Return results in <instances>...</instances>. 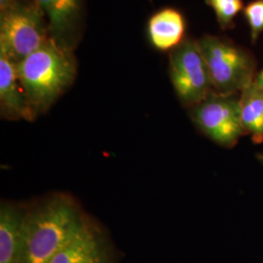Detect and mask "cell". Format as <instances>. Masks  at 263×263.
Wrapping results in <instances>:
<instances>
[{
	"instance_id": "15",
	"label": "cell",
	"mask_w": 263,
	"mask_h": 263,
	"mask_svg": "<svg viewBox=\"0 0 263 263\" xmlns=\"http://www.w3.org/2000/svg\"><path fill=\"white\" fill-rule=\"evenodd\" d=\"M18 0H0V13L11 8Z\"/></svg>"
},
{
	"instance_id": "3",
	"label": "cell",
	"mask_w": 263,
	"mask_h": 263,
	"mask_svg": "<svg viewBox=\"0 0 263 263\" xmlns=\"http://www.w3.org/2000/svg\"><path fill=\"white\" fill-rule=\"evenodd\" d=\"M197 41L209 69L214 92L240 94L254 83L257 74V62L251 51L229 39L215 35H205Z\"/></svg>"
},
{
	"instance_id": "6",
	"label": "cell",
	"mask_w": 263,
	"mask_h": 263,
	"mask_svg": "<svg viewBox=\"0 0 263 263\" xmlns=\"http://www.w3.org/2000/svg\"><path fill=\"white\" fill-rule=\"evenodd\" d=\"M189 114L199 131L222 147L232 148L245 136L240 94L220 95L213 91L203 102L189 108Z\"/></svg>"
},
{
	"instance_id": "9",
	"label": "cell",
	"mask_w": 263,
	"mask_h": 263,
	"mask_svg": "<svg viewBox=\"0 0 263 263\" xmlns=\"http://www.w3.org/2000/svg\"><path fill=\"white\" fill-rule=\"evenodd\" d=\"M43 10L50 36L65 47L72 48L80 17L79 0H35Z\"/></svg>"
},
{
	"instance_id": "16",
	"label": "cell",
	"mask_w": 263,
	"mask_h": 263,
	"mask_svg": "<svg viewBox=\"0 0 263 263\" xmlns=\"http://www.w3.org/2000/svg\"><path fill=\"white\" fill-rule=\"evenodd\" d=\"M254 83L256 85H258L259 87H261L263 89V69L261 71H259V72L256 74V76H255Z\"/></svg>"
},
{
	"instance_id": "11",
	"label": "cell",
	"mask_w": 263,
	"mask_h": 263,
	"mask_svg": "<svg viewBox=\"0 0 263 263\" xmlns=\"http://www.w3.org/2000/svg\"><path fill=\"white\" fill-rule=\"evenodd\" d=\"M185 21L174 8H164L151 16L147 34L153 47L160 51H172L185 39Z\"/></svg>"
},
{
	"instance_id": "2",
	"label": "cell",
	"mask_w": 263,
	"mask_h": 263,
	"mask_svg": "<svg viewBox=\"0 0 263 263\" xmlns=\"http://www.w3.org/2000/svg\"><path fill=\"white\" fill-rule=\"evenodd\" d=\"M68 198L55 197L26 213L23 222V263H49L84 223Z\"/></svg>"
},
{
	"instance_id": "5",
	"label": "cell",
	"mask_w": 263,
	"mask_h": 263,
	"mask_svg": "<svg viewBox=\"0 0 263 263\" xmlns=\"http://www.w3.org/2000/svg\"><path fill=\"white\" fill-rule=\"evenodd\" d=\"M169 74L180 104L191 108L203 102L213 86L197 40L186 38L170 52Z\"/></svg>"
},
{
	"instance_id": "7",
	"label": "cell",
	"mask_w": 263,
	"mask_h": 263,
	"mask_svg": "<svg viewBox=\"0 0 263 263\" xmlns=\"http://www.w3.org/2000/svg\"><path fill=\"white\" fill-rule=\"evenodd\" d=\"M49 263H110L103 236L87 220Z\"/></svg>"
},
{
	"instance_id": "4",
	"label": "cell",
	"mask_w": 263,
	"mask_h": 263,
	"mask_svg": "<svg viewBox=\"0 0 263 263\" xmlns=\"http://www.w3.org/2000/svg\"><path fill=\"white\" fill-rule=\"evenodd\" d=\"M0 14V52L16 64L42 47L50 38L46 16L35 0L17 1Z\"/></svg>"
},
{
	"instance_id": "8",
	"label": "cell",
	"mask_w": 263,
	"mask_h": 263,
	"mask_svg": "<svg viewBox=\"0 0 263 263\" xmlns=\"http://www.w3.org/2000/svg\"><path fill=\"white\" fill-rule=\"evenodd\" d=\"M0 110L10 120L35 119L20 83L17 64L0 52Z\"/></svg>"
},
{
	"instance_id": "12",
	"label": "cell",
	"mask_w": 263,
	"mask_h": 263,
	"mask_svg": "<svg viewBox=\"0 0 263 263\" xmlns=\"http://www.w3.org/2000/svg\"><path fill=\"white\" fill-rule=\"evenodd\" d=\"M241 122L244 135L254 143L263 142V89L252 83L240 93Z\"/></svg>"
},
{
	"instance_id": "14",
	"label": "cell",
	"mask_w": 263,
	"mask_h": 263,
	"mask_svg": "<svg viewBox=\"0 0 263 263\" xmlns=\"http://www.w3.org/2000/svg\"><path fill=\"white\" fill-rule=\"evenodd\" d=\"M245 18L251 28L252 41L254 43L263 32V0H254L244 7Z\"/></svg>"
},
{
	"instance_id": "13",
	"label": "cell",
	"mask_w": 263,
	"mask_h": 263,
	"mask_svg": "<svg viewBox=\"0 0 263 263\" xmlns=\"http://www.w3.org/2000/svg\"><path fill=\"white\" fill-rule=\"evenodd\" d=\"M206 3L215 11L217 23L222 29L234 27V19L243 9L242 0H206Z\"/></svg>"
},
{
	"instance_id": "10",
	"label": "cell",
	"mask_w": 263,
	"mask_h": 263,
	"mask_svg": "<svg viewBox=\"0 0 263 263\" xmlns=\"http://www.w3.org/2000/svg\"><path fill=\"white\" fill-rule=\"evenodd\" d=\"M26 216L19 207L1 203L0 263H23V222Z\"/></svg>"
},
{
	"instance_id": "17",
	"label": "cell",
	"mask_w": 263,
	"mask_h": 263,
	"mask_svg": "<svg viewBox=\"0 0 263 263\" xmlns=\"http://www.w3.org/2000/svg\"><path fill=\"white\" fill-rule=\"evenodd\" d=\"M256 157H257V159L259 160V162L261 163V165L263 166V153H257Z\"/></svg>"
},
{
	"instance_id": "1",
	"label": "cell",
	"mask_w": 263,
	"mask_h": 263,
	"mask_svg": "<svg viewBox=\"0 0 263 263\" xmlns=\"http://www.w3.org/2000/svg\"><path fill=\"white\" fill-rule=\"evenodd\" d=\"M20 83L36 118L46 112L76 79L77 64L72 48L47 42L17 64Z\"/></svg>"
}]
</instances>
